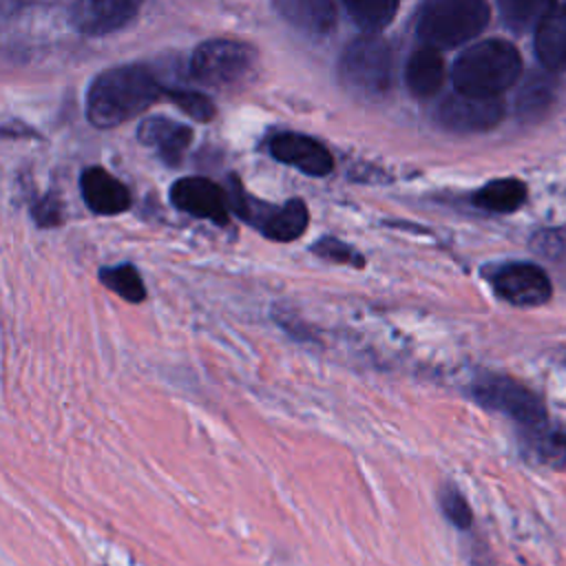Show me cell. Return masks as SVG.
I'll use <instances>...</instances> for the list:
<instances>
[{
	"mask_svg": "<svg viewBox=\"0 0 566 566\" xmlns=\"http://www.w3.org/2000/svg\"><path fill=\"white\" fill-rule=\"evenodd\" d=\"M164 88L142 64L102 71L86 93V117L97 128H113L146 111Z\"/></svg>",
	"mask_w": 566,
	"mask_h": 566,
	"instance_id": "obj_1",
	"label": "cell"
},
{
	"mask_svg": "<svg viewBox=\"0 0 566 566\" xmlns=\"http://www.w3.org/2000/svg\"><path fill=\"white\" fill-rule=\"evenodd\" d=\"M522 60L513 44L484 40L467 49L453 64V84L460 93L500 97L520 77Z\"/></svg>",
	"mask_w": 566,
	"mask_h": 566,
	"instance_id": "obj_2",
	"label": "cell"
},
{
	"mask_svg": "<svg viewBox=\"0 0 566 566\" xmlns=\"http://www.w3.org/2000/svg\"><path fill=\"white\" fill-rule=\"evenodd\" d=\"M469 396L484 409L502 413L517 424V431H528L548 422L544 400L524 382L493 371H480L469 382Z\"/></svg>",
	"mask_w": 566,
	"mask_h": 566,
	"instance_id": "obj_3",
	"label": "cell"
},
{
	"mask_svg": "<svg viewBox=\"0 0 566 566\" xmlns=\"http://www.w3.org/2000/svg\"><path fill=\"white\" fill-rule=\"evenodd\" d=\"M228 201H230V210L239 219H243L248 226L259 230L270 241L290 243L307 230L310 212L303 199H287L281 206L261 201L250 192H245L239 179L232 177L228 188Z\"/></svg>",
	"mask_w": 566,
	"mask_h": 566,
	"instance_id": "obj_4",
	"label": "cell"
},
{
	"mask_svg": "<svg viewBox=\"0 0 566 566\" xmlns=\"http://www.w3.org/2000/svg\"><path fill=\"white\" fill-rule=\"evenodd\" d=\"M486 22L484 0H433L418 20V35L433 49H451L475 38Z\"/></svg>",
	"mask_w": 566,
	"mask_h": 566,
	"instance_id": "obj_5",
	"label": "cell"
},
{
	"mask_svg": "<svg viewBox=\"0 0 566 566\" xmlns=\"http://www.w3.org/2000/svg\"><path fill=\"white\" fill-rule=\"evenodd\" d=\"M340 82L365 97H378L391 86V51L385 40L363 35L352 40L338 62Z\"/></svg>",
	"mask_w": 566,
	"mask_h": 566,
	"instance_id": "obj_6",
	"label": "cell"
},
{
	"mask_svg": "<svg viewBox=\"0 0 566 566\" xmlns=\"http://www.w3.org/2000/svg\"><path fill=\"white\" fill-rule=\"evenodd\" d=\"M254 49L237 40H208L199 44L190 60V73L206 86H230L248 77L254 69Z\"/></svg>",
	"mask_w": 566,
	"mask_h": 566,
	"instance_id": "obj_7",
	"label": "cell"
},
{
	"mask_svg": "<svg viewBox=\"0 0 566 566\" xmlns=\"http://www.w3.org/2000/svg\"><path fill=\"white\" fill-rule=\"evenodd\" d=\"M484 279L502 301L515 307H539L553 296V283L548 274L528 261L489 265L484 268Z\"/></svg>",
	"mask_w": 566,
	"mask_h": 566,
	"instance_id": "obj_8",
	"label": "cell"
},
{
	"mask_svg": "<svg viewBox=\"0 0 566 566\" xmlns=\"http://www.w3.org/2000/svg\"><path fill=\"white\" fill-rule=\"evenodd\" d=\"M170 201L177 210L217 226L230 221L228 192L206 177H184L170 186Z\"/></svg>",
	"mask_w": 566,
	"mask_h": 566,
	"instance_id": "obj_9",
	"label": "cell"
},
{
	"mask_svg": "<svg viewBox=\"0 0 566 566\" xmlns=\"http://www.w3.org/2000/svg\"><path fill=\"white\" fill-rule=\"evenodd\" d=\"M504 115V106L500 97H480L455 93L449 95L442 106L438 108V122L458 133H475L493 128Z\"/></svg>",
	"mask_w": 566,
	"mask_h": 566,
	"instance_id": "obj_10",
	"label": "cell"
},
{
	"mask_svg": "<svg viewBox=\"0 0 566 566\" xmlns=\"http://www.w3.org/2000/svg\"><path fill=\"white\" fill-rule=\"evenodd\" d=\"M270 155L310 177H325L334 170V157L329 150L301 133H279L270 139Z\"/></svg>",
	"mask_w": 566,
	"mask_h": 566,
	"instance_id": "obj_11",
	"label": "cell"
},
{
	"mask_svg": "<svg viewBox=\"0 0 566 566\" xmlns=\"http://www.w3.org/2000/svg\"><path fill=\"white\" fill-rule=\"evenodd\" d=\"M144 0H75L71 22L80 33L106 35L128 24Z\"/></svg>",
	"mask_w": 566,
	"mask_h": 566,
	"instance_id": "obj_12",
	"label": "cell"
},
{
	"mask_svg": "<svg viewBox=\"0 0 566 566\" xmlns=\"http://www.w3.org/2000/svg\"><path fill=\"white\" fill-rule=\"evenodd\" d=\"M80 190L84 203L95 214H119L130 208V192L128 188L115 179L108 170L99 166H91L80 177Z\"/></svg>",
	"mask_w": 566,
	"mask_h": 566,
	"instance_id": "obj_13",
	"label": "cell"
},
{
	"mask_svg": "<svg viewBox=\"0 0 566 566\" xmlns=\"http://www.w3.org/2000/svg\"><path fill=\"white\" fill-rule=\"evenodd\" d=\"M137 137L144 146L153 148L164 164L179 166L184 150L192 139V130L190 126L177 124L168 117H150L142 122Z\"/></svg>",
	"mask_w": 566,
	"mask_h": 566,
	"instance_id": "obj_14",
	"label": "cell"
},
{
	"mask_svg": "<svg viewBox=\"0 0 566 566\" xmlns=\"http://www.w3.org/2000/svg\"><path fill=\"white\" fill-rule=\"evenodd\" d=\"M276 13L310 35H327L336 27L334 0H272Z\"/></svg>",
	"mask_w": 566,
	"mask_h": 566,
	"instance_id": "obj_15",
	"label": "cell"
},
{
	"mask_svg": "<svg viewBox=\"0 0 566 566\" xmlns=\"http://www.w3.org/2000/svg\"><path fill=\"white\" fill-rule=\"evenodd\" d=\"M524 453L548 469L566 471V427L564 424H542L520 433Z\"/></svg>",
	"mask_w": 566,
	"mask_h": 566,
	"instance_id": "obj_16",
	"label": "cell"
},
{
	"mask_svg": "<svg viewBox=\"0 0 566 566\" xmlns=\"http://www.w3.org/2000/svg\"><path fill=\"white\" fill-rule=\"evenodd\" d=\"M535 51L546 69H566V2L555 4V9L535 29Z\"/></svg>",
	"mask_w": 566,
	"mask_h": 566,
	"instance_id": "obj_17",
	"label": "cell"
},
{
	"mask_svg": "<svg viewBox=\"0 0 566 566\" xmlns=\"http://www.w3.org/2000/svg\"><path fill=\"white\" fill-rule=\"evenodd\" d=\"M405 80L416 97H429L438 93V88L444 82V60L438 53V49L424 46L413 51V55L407 62Z\"/></svg>",
	"mask_w": 566,
	"mask_h": 566,
	"instance_id": "obj_18",
	"label": "cell"
},
{
	"mask_svg": "<svg viewBox=\"0 0 566 566\" xmlns=\"http://www.w3.org/2000/svg\"><path fill=\"white\" fill-rule=\"evenodd\" d=\"M526 199V186L520 179H495L473 195V203L489 212H513Z\"/></svg>",
	"mask_w": 566,
	"mask_h": 566,
	"instance_id": "obj_19",
	"label": "cell"
},
{
	"mask_svg": "<svg viewBox=\"0 0 566 566\" xmlns=\"http://www.w3.org/2000/svg\"><path fill=\"white\" fill-rule=\"evenodd\" d=\"M97 279L102 285H106L111 292H115L119 298H124L128 303H142L146 298L144 279L133 263H117V265L99 268Z\"/></svg>",
	"mask_w": 566,
	"mask_h": 566,
	"instance_id": "obj_20",
	"label": "cell"
},
{
	"mask_svg": "<svg viewBox=\"0 0 566 566\" xmlns=\"http://www.w3.org/2000/svg\"><path fill=\"white\" fill-rule=\"evenodd\" d=\"M555 4V0H500V11L511 29L528 31L537 29Z\"/></svg>",
	"mask_w": 566,
	"mask_h": 566,
	"instance_id": "obj_21",
	"label": "cell"
},
{
	"mask_svg": "<svg viewBox=\"0 0 566 566\" xmlns=\"http://www.w3.org/2000/svg\"><path fill=\"white\" fill-rule=\"evenodd\" d=\"M352 20L367 33L382 31L396 15L400 0H343Z\"/></svg>",
	"mask_w": 566,
	"mask_h": 566,
	"instance_id": "obj_22",
	"label": "cell"
},
{
	"mask_svg": "<svg viewBox=\"0 0 566 566\" xmlns=\"http://www.w3.org/2000/svg\"><path fill=\"white\" fill-rule=\"evenodd\" d=\"M438 504H440V511L442 515L460 531H469L471 524H473V511L467 502V497L451 484H442L440 491H438Z\"/></svg>",
	"mask_w": 566,
	"mask_h": 566,
	"instance_id": "obj_23",
	"label": "cell"
},
{
	"mask_svg": "<svg viewBox=\"0 0 566 566\" xmlns=\"http://www.w3.org/2000/svg\"><path fill=\"white\" fill-rule=\"evenodd\" d=\"M310 252L316 254L318 259H325V261H332V263L352 265V268H365L363 254L354 245H349V243H345V241H340L336 237L318 239L316 243L310 245Z\"/></svg>",
	"mask_w": 566,
	"mask_h": 566,
	"instance_id": "obj_24",
	"label": "cell"
},
{
	"mask_svg": "<svg viewBox=\"0 0 566 566\" xmlns=\"http://www.w3.org/2000/svg\"><path fill=\"white\" fill-rule=\"evenodd\" d=\"M164 95L175 102L186 115H190L197 122H210L214 117L212 102L197 93V91H184V88H164Z\"/></svg>",
	"mask_w": 566,
	"mask_h": 566,
	"instance_id": "obj_25",
	"label": "cell"
},
{
	"mask_svg": "<svg viewBox=\"0 0 566 566\" xmlns=\"http://www.w3.org/2000/svg\"><path fill=\"white\" fill-rule=\"evenodd\" d=\"M531 248L537 254L566 265V228H548L535 232L531 239Z\"/></svg>",
	"mask_w": 566,
	"mask_h": 566,
	"instance_id": "obj_26",
	"label": "cell"
},
{
	"mask_svg": "<svg viewBox=\"0 0 566 566\" xmlns=\"http://www.w3.org/2000/svg\"><path fill=\"white\" fill-rule=\"evenodd\" d=\"M33 219L40 228H51V226H57L62 223V208H60V201L57 197L49 195L44 199H40L35 206H33Z\"/></svg>",
	"mask_w": 566,
	"mask_h": 566,
	"instance_id": "obj_27",
	"label": "cell"
},
{
	"mask_svg": "<svg viewBox=\"0 0 566 566\" xmlns=\"http://www.w3.org/2000/svg\"><path fill=\"white\" fill-rule=\"evenodd\" d=\"M548 84L544 80H537L535 84H528L524 88V93L520 95V108L524 111H537L539 106H546L548 104Z\"/></svg>",
	"mask_w": 566,
	"mask_h": 566,
	"instance_id": "obj_28",
	"label": "cell"
}]
</instances>
